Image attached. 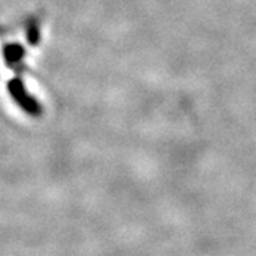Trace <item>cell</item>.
Listing matches in <instances>:
<instances>
[{"label": "cell", "instance_id": "cell-1", "mask_svg": "<svg viewBox=\"0 0 256 256\" xmlns=\"http://www.w3.org/2000/svg\"><path fill=\"white\" fill-rule=\"evenodd\" d=\"M8 90L9 94L12 96V98L14 100V102L18 104L22 110L24 111L28 116H33V117H38L42 114V104L26 90V86L22 78H13L8 82Z\"/></svg>", "mask_w": 256, "mask_h": 256}, {"label": "cell", "instance_id": "cell-2", "mask_svg": "<svg viewBox=\"0 0 256 256\" xmlns=\"http://www.w3.org/2000/svg\"><path fill=\"white\" fill-rule=\"evenodd\" d=\"M24 56H26V50L22 44H16V43H10L3 47V58L4 63L8 64V67L12 68L16 74H20L24 70Z\"/></svg>", "mask_w": 256, "mask_h": 256}, {"label": "cell", "instance_id": "cell-3", "mask_svg": "<svg viewBox=\"0 0 256 256\" xmlns=\"http://www.w3.org/2000/svg\"><path fill=\"white\" fill-rule=\"evenodd\" d=\"M26 36H28V42L30 44H37L40 42V28L37 24L36 20H32L28 24V30H26Z\"/></svg>", "mask_w": 256, "mask_h": 256}]
</instances>
